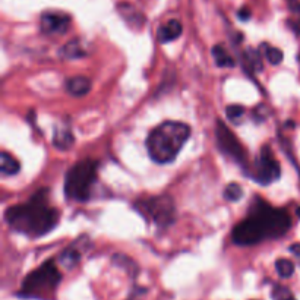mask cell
<instances>
[{
	"mask_svg": "<svg viewBox=\"0 0 300 300\" xmlns=\"http://www.w3.org/2000/svg\"><path fill=\"white\" fill-rule=\"evenodd\" d=\"M291 227L286 210L271 207L266 201L255 196L245 220L235 225L231 238L238 246L258 245L266 239L283 238Z\"/></svg>",
	"mask_w": 300,
	"mask_h": 300,
	"instance_id": "obj_1",
	"label": "cell"
},
{
	"mask_svg": "<svg viewBox=\"0 0 300 300\" xmlns=\"http://www.w3.org/2000/svg\"><path fill=\"white\" fill-rule=\"evenodd\" d=\"M49 189H40L24 204L12 205L5 211V221L15 231L29 238H41L59 223L60 213L50 205Z\"/></svg>",
	"mask_w": 300,
	"mask_h": 300,
	"instance_id": "obj_2",
	"label": "cell"
},
{
	"mask_svg": "<svg viewBox=\"0 0 300 300\" xmlns=\"http://www.w3.org/2000/svg\"><path fill=\"white\" fill-rule=\"evenodd\" d=\"M190 126L183 122L167 120L152 129L147 138V150L152 161L169 164L179 155L190 138Z\"/></svg>",
	"mask_w": 300,
	"mask_h": 300,
	"instance_id": "obj_3",
	"label": "cell"
},
{
	"mask_svg": "<svg viewBox=\"0 0 300 300\" xmlns=\"http://www.w3.org/2000/svg\"><path fill=\"white\" fill-rule=\"evenodd\" d=\"M98 177L97 160H81L74 164L64 177V195L68 199L87 202Z\"/></svg>",
	"mask_w": 300,
	"mask_h": 300,
	"instance_id": "obj_4",
	"label": "cell"
},
{
	"mask_svg": "<svg viewBox=\"0 0 300 300\" xmlns=\"http://www.w3.org/2000/svg\"><path fill=\"white\" fill-rule=\"evenodd\" d=\"M62 281V274L53 259H49L41 263L37 270L26 275L22 281L21 294L25 297L47 300L49 296H53L56 288Z\"/></svg>",
	"mask_w": 300,
	"mask_h": 300,
	"instance_id": "obj_5",
	"label": "cell"
},
{
	"mask_svg": "<svg viewBox=\"0 0 300 300\" xmlns=\"http://www.w3.org/2000/svg\"><path fill=\"white\" fill-rule=\"evenodd\" d=\"M139 213H142L147 218L154 221L161 228L172 225L176 220V205L175 201L169 195H158L148 199L139 201L135 204Z\"/></svg>",
	"mask_w": 300,
	"mask_h": 300,
	"instance_id": "obj_6",
	"label": "cell"
},
{
	"mask_svg": "<svg viewBox=\"0 0 300 300\" xmlns=\"http://www.w3.org/2000/svg\"><path fill=\"white\" fill-rule=\"evenodd\" d=\"M215 138H217L218 150L221 151L225 157L231 158L233 161H236L240 165H246L248 164V152L243 148L242 142L228 129V126H225V123H223L221 120L217 122Z\"/></svg>",
	"mask_w": 300,
	"mask_h": 300,
	"instance_id": "obj_7",
	"label": "cell"
},
{
	"mask_svg": "<svg viewBox=\"0 0 300 300\" xmlns=\"http://www.w3.org/2000/svg\"><path fill=\"white\" fill-rule=\"evenodd\" d=\"M252 179L256 180L261 185H271L275 180L280 179L281 176V169L280 164L275 158L274 152L271 150V147L263 145L262 150L259 151V155L255 161V167L252 172Z\"/></svg>",
	"mask_w": 300,
	"mask_h": 300,
	"instance_id": "obj_8",
	"label": "cell"
},
{
	"mask_svg": "<svg viewBox=\"0 0 300 300\" xmlns=\"http://www.w3.org/2000/svg\"><path fill=\"white\" fill-rule=\"evenodd\" d=\"M40 26L44 34H66L71 26V16L62 12H46L41 16Z\"/></svg>",
	"mask_w": 300,
	"mask_h": 300,
	"instance_id": "obj_9",
	"label": "cell"
},
{
	"mask_svg": "<svg viewBox=\"0 0 300 300\" xmlns=\"http://www.w3.org/2000/svg\"><path fill=\"white\" fill-rule=\"evenodd\" d=\"M117 12L120 13V16L127 22V25L134 29H141L142 26L145 25V16L144 13L139 12L137 8L130 3L122 2L116 6Z\"/></svg>",
	"mask_w": 300,
	"mask_h": 300,
	"instance_id": "obj_10",
	"label": "cell"
},
{
	"mask_svg": "<svg viewBox=\"0 0 300 300\" xmlns=\"http://www.w3.org/2000/svg\"><path fill=\"white\" fill-rule=\"evenodd\" d=\"M182 31H183V26L180 24V21L177 19H170L167 21L165 24L158 28V41L161 44H167L170 41H175L176 38H179L182 36Z\"/></svg>",
	"mask_w": 300,
	"mask_h": 300,
	"instance_id": "obj_11",
	"label": "cell"
},
{
	"mask_svg": "<svg viewBox=\"0 0 300 300\" xmlns=\"http://www.w3.org/2000/svg\"><path fill=\"white\" fill-rule=\"evenodd\" d=\"M91 87H92L91 81L85 76H74V78H69L66 81V91L74 97L87 95L88 92L91 91Z\"/></svg>",
	"mask_w": 300,
	"mask_h": 300,
	"instance_id": "obj_12",
	"label": "cell"
},
{
	"mask_svg": "<svg viewBox=\"0 0 300 300\" xmlns=\"http://www.w3.org/2000/svg\"><path fill=\"white\" fill-rule=\"evenodd\" d=\"M59 54L63 59H81V57L87 56V51L84 50L82 41L79 38H75V40L69 41L68 44H64L59 50Z\"/></svg>",
	"mask_w": 300,
	"mask_h": 300,
	"instance_id": "obj_13",
	"label": "cell"
},
{
	"mask_svg": "<svg viewBox=\"0 0 300 300\" xmlns=\"http://www.w3.org/2000/svg\"><path fill=\"white\" fill-rule=\"evenodd\" d=\"M75 144V138L69 129H56L53 135V145L60 151L71 150Z\"/></svg>",
	"mask_w": 300,
	"mask_h": 300,
	"instance_id": "obj_14",
	"label": "cell"
},
{
	"mask_svg": "<svg viewBox=\"0 0 300 300\" xmlns=\"http://www.w3.org/2000/svg\"><path fill=\"white\" fill-rule=\"evenodd\" d=\"M21 170V164L19 161L12 157L8 151H2L0 154V172L5 176L18 175Z\"/></svg>",
	"mask_w": 300,
	"mask_h": 300,
	"instance_id": "obj_15",
	"label": "cell"
},
{
	"mask_svg": "<svg viewBox=\"0 0 300 300\" xmlns=\"http://www.w3.org/2000/svg\"><path fill=\"white\" fill-rule=\"evenodd\" d=\"M211 53H213V57L217 66H220V68H233L235 66V59L228 54V51L225 50L221 44H215L211 49Z\"/></svg>",
	"mask_w": 300,
	"mask_h": 300,
	"instance_id": "obj_16",
	"label": "cell"
},
{
	"mask_svg": "<svg viewBox=\"0 0 300 300\" xmlns=\"http://www.w3.org/2000/svg\"><path fill=\"white\" fill-rule=\"evenodd\" d=\"M79 259H81V252L76 250L75 248L64 249L60 253V256H59V262L62 263L63 266H66V268H74L76 263L79 262Z\"/></svg>",
	"mask_w": 300,
	"mask_h": 300,
	"instance_id": "obj_17",
	"label": "cell"
},
{
	"mask_svg": "<svg viewBox=\"0 0 300 300\" xmlns=\"http://www.w3.org/2000/svg\"><path fill=\"white\" fill-rule=\"evenodd\" d=\"M243 59L246 60V64L252 68L255 72H261L262 71V60H261V54L259 51L255 49H246Z\"/></svg>",
	"mask_w": 300,
	"mask_h": 300,
	"instance_id": "obj_18",
	"label": "cell"
},
{
	"mask_svg": "<svg viewBox=\"0 0 300 300\" xmlns=\"http://www.w3.org/2000/svg\"><path fill=\"white\" fill-rule=\"evenodd\" d=\"M275 270H277V274L280 275L281 278H290L294 273V263L291 262L290 259L281 258V259H277Z\"/></svg>",
	"mask_w": 300,
	"mask_h": 300,
	"instance_id": "obj_19",
	"label": "cell"
},
{
	"mask_svg": "<svg viewBox=\"0 0 300 300\" xmlns=\"http://www.w3.org/2000/svg\"><path fill=\"white\" fill-rule=\"evenodd\" d=\"M224 198L230 202H238V201L242 199L243 196V189L239 183H228L224 188V192H223Z\"/></svg>",
	"mask_w": 300,
	"mask_h": 300,
	"instance_id": "obj_20",
	"label": "cell"
},
{
	"mask_svg": "<svg viewBox=\"0 0 300 300\" xmlns=\"http://www.w3.org/2000/svg\"><path fill=\"white\" fill-rule=\"evenodd\" d=\"M271 296L274 300H296L293 293L290 291V288H287L286 286H281V284H275L273 287Z\"/></svg>",
	"mask_w": 300,
	"mask_h": 300,
	"instance_id": "obj_21",
	"label": "cell"
},
{
	"mask_svg": "<svg viewBox=\"0 0 300 300\" xmlns=\"http://www.w3.org/2000/svg\"><path fill=\"white\" fill-rule=\"evenodd\" d=\"M265 57L271 64L277 66V64L283 62L284 54H283V51L277 49V47H265Z\"/></svg>",
	"mask_w": 300,
	"mask_h": 300,
	"instance_id": "obj_22",
	"label": "cell"
},
{
	"mask_svg": "<svg viewBox=\"0 0 300 300\" xmlns=\"http://www.w3.org/2000/svg\"><path fill=\"white\" fill-rule=\"evenodd\" d=\"M225 114H227V117H228L233 123H239V120L245 116V107H243V106H239V104L228 106V107L225 109Z\"/></svg>",
	"mask_w": 300,
	"mask_h": 300,
	"instance_id": "obj_23",
	"label": "cell"
},
{
	"mask_svg": "<svg viewBox=\"0 0 300 300\" xmlns=\"http://www.w3.org/2000/svg\"><path fill=\"white\" fill-rule=\"evenodd\" d=\"M250 16H252V12H250L249 8H246V6H243L242 9H239L238 12V18L242 21V22H246V21H249Z\"/></svg>",
	"mask_w": 300,
	"mask_h": 300,
	"instance_id": "obj_24",
	"label": "cell"
},
{
	"mask_svg": "<svg viewBox=\"0 0 300 300\" xmlns=\"http://www.w3.org/2000/svg\"><path fill=\"white\" fill-rule=\"evenodd\" d=\"M287 25L296 36H300V19H288Z\"/></svg>",
	"mask_w": 300,
	"mask_h": 300,
	"instance_id": "obj_25",
	"label": "cell"
},
{
	"mask_svg": "<svg viewBox=\"0 0 300 300\" xmlns=\"http://www.w3.org/2000/svg\"><path fill=\"white\" fill-rule=\"evenodd\" d=\"M288 9L293 13H297L300 15V2L299 0H287Z\"/></svg>",
	"mask_w": 300,
	"mask_h": 300,
	"instance_id": "obj_26",
	"label": "cell"
},
{
	"mask_svg": "<svg viewBox=\"0 0 300 300\" xmlns=\"http://www.w3.org/2000/svg\"><path fill=\"white\" fill-rule=\"evenodd\" d=\"M290 252L296 256H300V243H294L290 246Z\"/></svg>",
	"mask_w": 300,
	"mask_h": 300,
	"instance_id": "obj_27",
	"label": "cell"
},
{
	"mask_svg": "<svg viewBox=\"0 0 300 300\" xmlns=\"http://www.w3.org/2000/svg\"><path fill=\"white\" fill-rule=\"evenodd\" d=\"M296 213H297V215H299V218H300V207L297 208V211H296Z\"/></svg>",
	"mask_w": 300,
	"mask_h": 300,
	"instance_id": "obj_28",
	"label": "cell"
},
{
	"mask_svg": "<svg viewBox=\"0 0 300 300\" xmlns=\"http://www.w3.org/2000/svg\"><path fill=\"white\" fill-rule=\"evenodd\" d=\"M299 60H300V57H299Z\"/></svg>",
	"mask_w": 300,
	"mask_h": 300,
	"instance_id": "obj_29",
	"label": "cell"
}]
</instances>
